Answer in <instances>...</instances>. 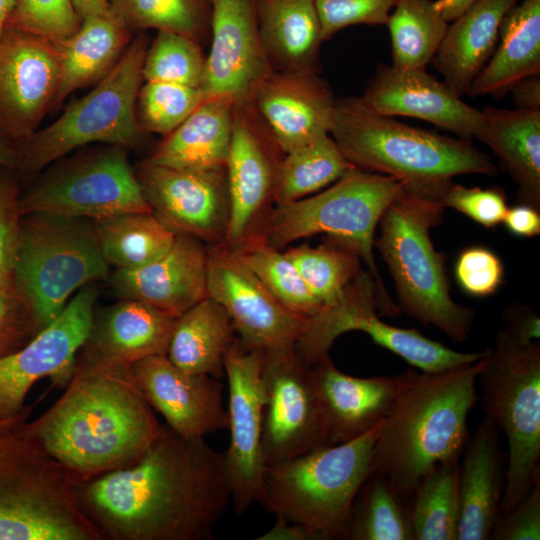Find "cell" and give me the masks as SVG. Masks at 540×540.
Returning a JSON list of instances; mask_svg holds the SVG:
<instances>
[{"mask_svg": "<svg viewBox=\"0 0 540 540\" xmlns=\"http://www.w3.org/2000/svg\"><path fill=\"white\" fill-rule=\"evenodd\" d=\"M454 274L467 294L484 298L495 294L504 281V266L499 256L484 246L465 248L458 255Z\"/></svg>", "mask_w": 540, "mask_h": 540, "instance_id": "obj_48", "label": "cell"}, {"mask_svg": "<svg viewBox=\"0 0 540 540\" xmlns=\"http://www.w3.org/2000/svg\"><path fill=\"white\" fill-rule=\"evenodd\" d=\"M66 386L22 428L79 482L133 462L157 435L161 423L130 366L103 361L82 347Z\"/></svg>", "mask_w": 540, "mask_h": 540, "instance_id": "obj_2", "label": "cell"}, {"mask_svg": "<svg viewBox=\"0 0 540 540\" xmlns=\"http://www.w3.org/2000/svg\"><path fill=\"white\" fill-rule=\"evenodd\" d=\"M14 6V0H0V36L5 30Z\"/></svg>", "mask_w": 540, "mask_h": 540, "instance_id": "obj_60", "label": "cell"}, {"mask_svg": "<svg viewBox=\"0 0 540 540\" xmlns=\"http://www.w3.org/2000/svg\"><path fill=\"white\" fill-rule=\"evenodd\" d=\"M59 52L51 41L7 25L0 36V130L19 142L53 108Z\"/></svg>", "mask_w": 540, "mask_h": 540, "instance_id": "obj_18", "label": "cell"}, {"mask_svg": "<svg viewBox=\"0 0 540 540\" xmlns=\"http://www.w3.org/2000/svg\"><path fill=\"white\" fill-rule=\"evenodd\" d=\"M510 92L515 108L540 109V75L522 79Z\"/></svg>", "mask_w": 540, "mask_h": 540, "instance_id": "obj_56", "label": "cell"}, {"mask_svg": "<svg viewBox=\"0 0 540 540\" xmlns=\"http://www.w3.org/2000/svg\"><path fill=\"white\" fill-rule=\"evenodd\" d=\"M520 0H478L448 25L433 59L444 82L458 95L466 92L494 52L502 21Z\"/></svg>", "mask_w": 540, "mask_h": 540, "instance_id": "obj_29", "label": "cell"}, {"mask_svg": "<svg viewBox=\"0 0 540 540\" xmlns=\"http://www.w3.org/2000/svg\"><path fill=\"white\" fill-rule=\"evenodd\" d=\"M19 175L0 167V285L14 279L19 236Z\"/></svg>", "mask_w": 540, "mask_h": 540, "instance_id": "obj_51", "label": "cell"}, {"mask_svg": "<svg viewBox=\"0 0 540 540\" xmlns=\"http://www.w3.org/2000/svg\"><path fill=\"white\" fill-rule=\"evenodd\" d=\"M256 540H320V538L307 527L276 517L274 525Z\"/></svg>", "mask_w": 540, "mask_h": 540, "instance_id": "obj_55", "label": "cell"}, {"mask_svg": "<svg viewBox=\"0 0 540 540\" xmlns=\"http://www.w3.org/2000/svg\"><path fill=\"white\" fill-rule=\"evenodd\" d=\"M98 295L97 282L83 286L50 324L0 361V421L32 409L25 400L39 380L49 377L67 385L88 337Z\"/></svg>", "mask_w": 540, "mask_h": 540, "instance_id": "obj_15", "label": "cell"}, {"mask_svg": "<svg viewBox=\"0 0 540 540\" xmlns=\"http://www.w3.org/2000/svg\"><path fill=\"white\" fill-rule=\"evenodd\" d=\"M208 249L193 236L178 234L171 249L134 270H116L110 286L120 299L148 303L177 318L207 297Z\"/></svg>", "mask_w": 540, "mask_h": 540, "instance_id": "obj_25", "label": "cell"}, {"mask_svg": "<svg viewBox=\"0 0 540 540\" xmlns=\"http://www.w3.org/2000/svg\"><path fill=\"white\" fill-rule=\"evenodd\" d=\"M330 445L348 442L384 420L397 393V377H354L337 369L329 355L311 366Z\"/></svg>", "mask_w": 540, "mask_h": 540, "instance_id": "obj_26", "label": "cell"}, {"mask_svg": "<svg viewBox=\"0 0 540 540\" xmlns=\"http://www.w3.org/2000/svg\"><path fill=\"white\" fill-rule=\"evenodd\" d=\"M397 0H315L323 41L358 24L386 25Z\"/></svg>", "mask_w": 540, "mask_h": 540, "instance_id": "obj_47", "label": "cell"}, {"mask_svg": "<svg viewBox=\"0 0 540 540\" xmlns=\"http://www.w3.org/2000/svg\"><path fill=\"white\" fill-rule=\"evenodd\" d=\"M211 48L201 90L205 97L246 100L272 68L263 50L255 0H211Z\"/></svg>", "mask_w": 540, "mask_h": 540, "instance_id": "obj_22", "label": "cell"}, {"mask_svg": "<svg viewBox=\"0 0 540 540\" xmlns=\"http://www.w3.org/2000/svg\"><path fill=\"white\" fill-rule=\"evenodd\" d=\"M262 378L265 466L330 445L311 366L301 360L294 347L262 352Z\"/></svg>", "mask_w": 540, "mask_h": 540, "instance_id": "obj_14", "label": "cell"}, {"mask_svg": "<svg viewBox=\"0 0 540 540\" xmlns=\"http://www.w3.org/2000/svg\"><path fill=\"white\" fill-rule=\"evenodd\" d=\"M81 22L71 0H14L7 25L58 46L76 32Z\"/></svg>", "mask_w": 540, "mask_h": 540, "instance_id": "obj_46", "label": "cell"}, {"mask_svg": "<svg viewBox=\"0 0 540 540\" xmlns=\"http://www.w3.org/2000/svg\"><path fill=\"white\" fill-rule=\"evenodd\" d=\"M79 499L104 540H207L231 489L225 453L167 424L123 467L79 482Z\"/></svg>", "mask_w": 540, "mask_h": 540, "instance_id": "obj_1", "label": "cell"}, {"mask_svg": "<svg viewBox=\"0 0 540 540\" xmlns=\"http://www.w3.org/2000/svg\"><path fill=\"white\" fill-rule=\"evenodd\" d=\"M382 423L348 442L265 466L257 503L275 518L307 527L320 540L345 539L353 502L371 473Z\"/></svg>", "mask_w": 540, "mask_h": 540, "instance_id": "obj_7", "label": "cell"}, {"mask_svg": "<svg viewBox=\"0 0 540 540\" xmlns=\"http://www.w3.org/2000/svg\"><path fill=\"white\" fill-rule=\"evenodd\" d=\"M476 137L517 185V203L540 211V109L485 107Z\"/></svg>", "mask_w": 540, "mask_h": 540, "instance_id": "obj_32", "label": "cell"}, {"mask_svg": "<svg viewBox=\"0 0 540 540\" xmlns=\"http://www.w3.org/2000/svg\"><path fill=\"white\" fill-rule=\"evenodd\" d=\"M499 430L484 417L459 465V522L457 540L491 538L503 494Z\"/></svg>", "mask_w": 540, "mask_h": 540, "instance_id": "obj_28", "label": "cell"}, {"mask_svg": "<svg viewBox=\"0 0 540 540\" xmlns=\"http://www.w3.org/2000/svg\"><path fill=\"white\" fill-rule=\"evenodd\" d=\"M130 370L146 401L178 434L205 438L228 429L219 379L187 373L166 355L139 360Z\"/></svg>", "mask_w": 540, "mask_h": 540, "instance_id": "obj_23", "label": "cell"}, {"mask_svg": "<svg viewBox=\"0 0 540 540\" xmlns=\"http://www.w3.org/2000/svg\"><path fill=\"white\" fill-rule=\"evenodd\" d=\"M205 61L201 43L179 33L158 31L146 50L143 81L170 82L200 88Z\"/></svg>", "mask_w": 540, "mask_h": 540, "instance_id": "obj_44", "label": "cell"}, {"mask_svg": "<svg viewBox=\"0 0 540 540\" xmlns=\"http://www.w3.org/2000/svg\"><path fill=\"white\" fill-rule=\"evenodd\" d=\"M39 328L14 279L0 285V361L25 346Z\"/></svg>", "mask_w": 540, "mask_h": 540, "instance_id": "obj_49", "label": "cell"}, {"mask_svg": "<svg viewBox=\"0 0 540 540\" xmlns=\"http://www.w3.org/2000/svg\"><path fill=\"white\" fill-rule=\"evenodd\" d=\"M494 540L540 539V484H534L527 495L508 513L498 515L491 538Z\"/></svg>", "mask_w": 540, "mask_h": 540, "instance_id": "obj_52", "label": "cell"}, {"mask_svg": "<svg viewBox=\"0 0 540 540\" xmlns=\"http://www.w3.org/2000/svg\"><path fill=\"white\" fill-rule=\"evenodd\" d=\"M441 201L445 208H452L486 228L503 223L508 209L505 192L499 187L483 189L452 182Z\"/></svg>", "mask_w": 540, "mask_h": 540, "instance_id": "obj_50", "label": "cell"}, {"mask_svg": "<svg viewBox=\"0 0 540 540\" xmlns=\"http://www.w3.org/2000/svg\"><path fill=\"white\" fill-rule=\"evenodd\" d=\"M137 177L153 213L173 231L212 245L225 243L229 219L225 169L183 170L145 161Z\"/></svg>", "mask_w": 540, "mask_h": 540, "instance_id": "obj_19", "label": "cell"}, {"mask_svg": "<svg viewBox=\"0 0 540 540\" xmlns=\"http://www.w3.org/2000/svg\"><path fill=\"white\" fill-rule=\"evenodd\" d=\"M150 41L145 33L132 39L113 70L73 102L46 127L18 142V175H32L68 153L101 143L138 147L145 132L137 119V98Z\"/></svg>", "mask_w": 540, "mask_h": 540, "instance_id": "obj_9", "label": "cell"}, {"mask_svg": "<svg viewBox=\"0 0 540 540\" xmlns=\"http://www.w3.org/2000/svg\"><path fill=\"white\" fill-rule=\"evenodd\" d=\"M482 406L508 440V466L499 515L512 510L539 481L540 344L521 342L507 329L486 348L478 378Z\"/></svg>", "mask_w": 540, "mask_h": 540, "instance_id": "obj_10", "label": "cell"}, {"mask_svg": "<svg viewBox=\"0 0 540 540\" xmlns=\"http://www.w3.org/2000/svg\"><path fill=\"white\" fill-rule=\"evenodd\" d=\"M30 412L31 410H28L27 412H25L24 414H22L21 416L17 418L7 420V421H0V429H7V428L17 427L19 425H22L23 423L28 421Z\"/></svg>", "mask_w": 540, "mask_h": 540, "instance_id": "obj_61", "label": "cell"}, {"mask_svg": "<svg viewBox=\"0 0 540 540\" xmlns=\"http://www.w3.org/2000/svg\"><path fill=\"white\" fill-rule=\"evenodd\" d=\"M284 253L322 306L334 302L362 270L359 253L328 236L319 246L303 244Z\"/></svg>", "mask_w": 540, "mask_h": 540, "instance_id": "obj_41", "label": "cell"}, {"mask_svg": "<svg viewBox=\"0 0 540 540\" xmlns=\"http://www.w3.org/2000/svg\"><path fill=\"white\" fill-rule=\"evenodd\" d=\"M93 220L48 213L21 215L15 285L41 331L83 286L109 278Z\"/></svg>", "mask_w": 540, "mask_h": 540, "instance_id": "obj_11", "label": "cell"}, {"mask_svg": "<svg viewBox=\"0 0 540 540\" xmlns=\"http://www.w3.org/2000/svg\"><path fill=\"white\" fill-rule=\"evenodd\" d=\"M176 318L139 300L120 301L94 310L83 348L95 357L131 366L166 355Z\"/></svg>", "mask_w": 540, "mask_h": 540, "instance_id": "obj_27", "label": "cell"}, {"mask_svg": "<svg viewBox=\"0 0 540 540\" xmlns=\"http://www.w3.org/2000/svg\"><path fill=\"white\" fill-rule=\"evenodd\" d=\"M329 134L355 167L440 199L455 176L498 175L472 141L409 126L376 112L362 97L336 98Z\"/></svg>", "mask_w": 540, "mask_h": 540, "instance_id": "obj_4", "label": "cell"}, {"mask_svg": "<svg viewBox=\"0 0 540 540\" xmlns=\"http://www.w3.org/2000/svg\"><path fill=\"white\" fill-rule=\"evenodd\" d=\"M132 39V30L111 8L83 19L76 32L57 46L60 73L53 108L73 91L106 77Z\"/></svg>", "mask_w": 540, "mask_h": 540, "instance_id": "obj_31", "label": "cell"}, {"mask_svg": "<svg viewBox=\"0 0 540 540\" xmlns=\"http://www.w3.org/2000/svg\"><path fill=\"white\" fill-rule=\"evenodd\" d=\"M228 381L229 447L225 453L231 501L236 514L258 502L265 464L262 454L265 404L262 351L247 349L235 339L224 356Z\"/></svg>", "mask_w": 540, "mask_h": 540, "instance_id": "obj_16", "label": "cell"}, {"mask_svg": "<svg viewBox=\"0 0 540 540\" xmlns=\"http://www.w3.org/2000/svg\"><path fill=\"white\" fill-rule=\"evenodd\" d=\"M227 246L289 310L307 319L321 309L322 304L309 290L291 260L261 235L251 233L240 242Z\"/></svg>", "mask_w": 540, "mask_h": 540, "instance_id": "obj_39", "label": "cell"}, {"mask_svg": "<svg viewBox=\"0 0 540 540\" xmlns=\"http://www.w3.org/2000/svg\"><path fill=\"white\" fill-rule=\"evenodd\" d=\"M22 425L0 429V540H104L78 479Z\"/></svg>", "mask_w": 540, "mask_h": 540, "instance_id": "obj_6", "label": "cell"}, {"mask_svg": "<svg viewBox=\"0 0 540 540\" xmlns=\"http://www.w3.org/2000/svg\"><path fill=\"white\" fill-rule=\"evenodd\" d=\"M235 329L226 310L205 297L176 318L166 356L190 374L225 376L224 356L235 341Z\"/></svg>", "mask_w": 540, "mask_h": 540, "instance_id": "obj_35", "label": "cell"}, {"mask_svg": "<svg viewBox=\"0 0 540 540\" xmlns=\"http://www.w3.org/2000/svg\"><path fill=\"white\" fill-rule=\"evenodd\" d=\"M353 167L331 135H322L282 156L272 201L280 205L308 197Z\"/></svg>", "mask_w": 540, "mask_h": 540, "instance_id": "obj_37", "label": "cell"}, {"mask_svg": "<svg viewBox=\"0 0 540 540\" xmlns=\"http://www.w3.org/2000/svg\"><path fill=\"white\" fill-rule=\"evenodd\" d=\"M18 142L12 140L0 130V167L17 170Z\"/></svg>", "mask_w": 540, "mask_h": 540, "instance_id": "obj_58", "label": "cell"}, {"mask_svg": "<svg viewBox=\"0 0 540 540\" xmlns=\"http://www.w3.org/2000/svg\"><path fill=\"white\" fill-rule=\"evenodd\" d=\"M461 97L426 69L387 64L376 67L362 96L380 114L418 118L471 141L481 129L482 112Z\"/></svg>", "mask_w": 540, "mask_h": 540, "instance_id": "obj_24", "label": "cell"}, {"mask_svg": "<svg viewBox=\"0 0 540 540\" xmlns=\"http://www.w3.org/2000/svg\"><path fill=\"white\" fill-rule=\"evenodd\" d=\"M503 224L517 237H535L540 234V211L523 204L508 207Z\"/></svg>", "mask_w": 540, "mask_h": 540, "instance_id": "obj_54", "label": "cell"}, {"mask_svg": "<svg viewBox=\"0 0 540 540\" xmlns=\"http://www.w3.org/2000/svg\"><path fill=\"white\" fill-rule=\"evenodd\" d=\"M235 102L205 97L201 104L155 149L147 162L176 169H225Z\"/></svg>", "mask_w": 540, "mask_h": 540, "instance_id": "obj_33", "label": "cell"}, {"mask_svg": "<svg viewBox=\"0 0 540 540\" xmlns=\"http://www.w3.org/2000/svg\"><path fill=\"white\" fill-rule=\"evenodd\" d=\"M345 539H413L408 512L383 478L370 474L361 486L352 505Z\"/></svg>", "mask_w": 540, "mask_h": 540, "instance_id": "obj_42", "label": "cell"}, {"mask_svg": "<svg viewBox=\"0 0 540 540\" xmlns=\"http://www.w3.org/2000/svg\"><path fill=\"white\" fill-rule=\"evenodd\" d=\"M459 462L436 466L419 484L408 512L416 540H457Z\"/></svg>", "mask_w": 540, "mask_h": 540, "instance_id": "obj_40", "label": "cell"}, {"mask_svg": "<svg viewBox=\"0 0 540 540\" xmlns=\"http://www.w3.org/2000/svg\"><path fill=\"white\" fill-rule=\"evenodd\" d=\"M283 155L247 106L236 103L225 167L229 195L226 245L238 243L253 232L272 200L276 171Z\"/></svg>", "mask_w": 540, "mask_h": 540, "instance_id": "obj_21", "label": "cell"}, {"mask_svg": "<svg viewBox=\"0 0 540 540\" xmlns=\"http://www.w3.org/2000/svg\"><path fill=\"white\" fill-rule=\"evenodd\" d=\"M532 75H540V0H520L505 15L496 48L466 95L501 99Z\"/></svg>", "mask_w": 540, "mask_h": 540, "instance_id": "obj_34", "label": "cell"}, {"mask_svg": "<svg viewBox=\"0 0 540 540\" xmlns=\"http://www.w3.org/2000/svg\"><path fill=\"white\" fill-rule=\"evenodd\" d=\"M444 211L440 198L404 186L379 221L374 247L394 280L401 312L438 328L454 342H464L475 311L451 297L444 256L430 236L443 222Z\"/></svg>", "mask_w": 540, "mask_h": 540, "instance_id": "obj_5", "label": "cell"}, {"mask_svg": "<svg viewBox=\"0 0 540 540\" xmlns=\"http://www.w3.org/2000/svg\"><path fill=\"white\" fill-rule=\"evenodd\" d=\"M485 356L443 372L410 367L396 376L397 393L376 440L370 474L386 480L401 501L412 499L436 466L459 462Z\"/></svg>", "mask_w": 540, "mask_h": 540, "instance_id": "obj_3", "label": "cell"}, {"mask_svg": "<svg viewBox=\"0 0 540 540\" xmlns=\"http://www.w3.org/2000/svg\"><path fill=\"white\" fill-rule=\"evenodd\" d=\"M379 313L378 290L369 271L361 270L332 303L307 318L294 349L309 366L329 355L335 340L349 331H360L371 340L425 372H443L472 364L486 355L459 352L429 339L416 329L390 325Z\"/></svg>", "mask_w": 540, "mask_h": 540, "instance_id": "obj_12", "label": "cell"}, {"mask_svg": "<svg viewBox=\"0 0 540 540\" xmlns=\"http://www.w3.org/2000/svg\"><path fill=\"white\" fill-rule=\"evenodd\" d=\"M260 41L274 71L320 72L315 0H255Z\"/></svg>", "mask_w": 540, "mask_h": 540, "instance_id": "obj_30", "label": "cell"}, {"mask_svg": "<svg viewBox=\"0 0 540 540\" xmlns=\"http://www.w3.org/2000/svg\"><path fill=\"white\" fill-rule=\"evenodd\" d=\"M81 20L103 13L110 8L109 0H71Z\"/></svg>", "mask_w": 540, "mask_h": 540, "instance_id": "obj_59", "label": "cell"}, {"mask_svg": "<svg viewBox=\"0 0 540 540\" xmlns=\"http://www.w3.org/2000/svg\"><path fill=\"white\" fill-rule=\"evenodd\" d=\"M507 329L521 342L536 341L540 338V318L529 306L511 302L502 311Z\"/></svg>", "mask_w": 540, "mask_h": 540, "instance_id": "obj_53", "label": "cell"}, {"mask_svg": "<svg viewBox=\"0 0 540 540\" xmlns=\"http://www.w3.org/2000/svg\"><path fill=\"white\" fill-rule=\"evenodd\" d=\"M103 258L117 270H134L162 257L177 233L153 212H129L93 220Z\"/></svg>", "mask_w": 540, "mask_h": 540, "instance_id": "obj_36", "label": "cell"}, {"mask_svg": "<svg viewBox=\"0 0 540 540\" xmlns=\"http://www.w3.org/2000/svg\"><path fill=\"white\" fill-rule=\"evenodd\" d=\"M335 100L319 72L272 70L242 103L285 154L329 134Z\"/></svg>", "mask_w": 540, "mask_h": 540, "instance_id": "obj_20", "label": "cell"}, {"mask_svg": "<svg viewBox=\"0 0 540 540\" xmlns=\"http://www.w3.org/2000/svg\"><path fill=\"white\" fill-rule=\"evenodd\" d=\"M207 249V297L226 310L242 346L262 352L293 348L307 319L285 307L226 244Z\"/></svg>", "mask_w": 540, "mask_h": 540, "instance_id": "obj_17", "label": "cell"}, {"mask_svg": "<svg viewBox=\"0 0 540 540\" xmlns=\"http://www.w3.org/2000/svg\"><path fill=\"white\" fill-rule=\"evenodd\" d=\"M205 99L201 88L170 82H144L137 98V119L145 133L168 135Z\"/></svg>", "mask_w": 540, "mask_h": 540, "instance_id": "obj_45", "label": "cell"}, {"mask_svg": "<svg viewBox=\"0 0 540 540\" xmlns=\"http://www.w3.org/2000/svg\"><path fill=\"white\" fill-rule=\"evenodd\" d=\"M478 0H435L434 6L441 16L452 22Z\"/></svg>", "mask_w": 540, "mask_h": 540, "instance_id": "obj_57", "label": "cell"}, {"mask_svg": "<svg viewBox=\"0 0 540 540\" xmlns=\"http://www.w3.org/2000/svg\"><path fill=\"white\" fill-rule=\"evenodd\" d=\"M110 8L133 30L156 29L203 43L211 37V0H109Z\"/></svg>", "mask_w": 540, "mask_h": 540, "instance_id": "obj_43", "label": "cell"}, {"mask_svg": "<svg viewBox=\"0 0 540 540\" xmlns=\"http://www.w3.org/2000/svg\"><path fill=\"white\" fill-rule=\"evenodd\" d=\"M404 186L395 177L353 167L314 196L276 205L252 233L279 250L316 234L345 242L359 253L374 278L380 315L396 317L401 310L384 285L373 249L376 227Z\"/></svg>", "mask_w": 540, "mask_h": 540, "instance_id": "obj_8", "label": "cell"}, {"mask_svg": "<svg viewBox=\"0 0 540 540\" xmlns=\"http://www.w3.org/2000/svg\"><path fill=\"white\" fill-rule=\"evenodd\" d=\"M55 162L20 193V215L48 213L98 220L153 212L126 148L106 145Z\"/></svg>", "mask_w": 540, "mask_h": 540, "instance_id": "obj_13", "label": "cell"}, {"mask_svg": "<svg viewBox=\"0 0 540 540\" xmlns=\"http://www.w3.org/2000/svg\"><path fill=\"white\" fill-rule=\"evenodd\" d=\"M386 25L391 38L392 66L426 69L433 61L449 23L433 0H397Z\"/></svg>", "mask_w": 540, "mask_h": 540, "instance_id": "obj_38", "label": "cell"}]
</instances>
